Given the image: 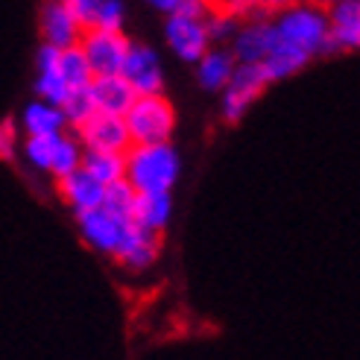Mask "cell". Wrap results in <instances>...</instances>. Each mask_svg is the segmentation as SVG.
I'll use <instances>...</instances> for the list:
<instances>
[{
  "label": "cell",
  "instance_id": "cell-1",
  "mask_svg": "<svg viewBox=\"0 0 360 360\" xmlns=\"http://www.w3.org/2000/svg\"><path fill=\"white\" fill-rule=\"evenodd\" d=\"M126 179L141 191V193H153V191H173L182 173V155L173 147L170 141L161 143H132V150L126 153Z\"/></svg>",
  "mask_w": 360,
  "mask_h": 360
},
{
  "label": "cell",
  "instance_id": "cell-2",
  "mask_svg": "<svg viewBox=\"0 0 360 360\" xmlns=\"http://www.w3.org/2000/svg\"><path fill=\"white\" fill-rule=\"evenodd\" d=\"M276 24L287 39L311 50L314 56L326 53V44L331 39V12L326 6L311 4V0H296L276 15Z\"/></svg>",
  "mask_w": 360,
  "mask_h": 360
},
{
  "label": "cell",
  "instance_id": "cell-3",
  "mask_svg": "<svg viewBox=\"0 0 360 360\" xmlns=\"http://www.w3.org/2000/svg\"><path fill=\"white\" fill-rule=\"evenodd\" d=\"M129 123V132L135 143H161L170 141L173 129H176V112L173 103L165 94H147L138 97L135 105L126 115Z\"/></svg>",
  "mask_w": 360,
  "mask_h": 360
},
{
  "label": "cell",
  "instance_id": "cell-4",
  "mask_svg": "<svg viewBox=\"0 0 360 360\" xmlns=\"http://www.w3.org/2000/svg\"><path fill=\"white\" fill-rule=\"evenodd\" d=\"M266 85H273L266 77L264 65L255 62H238L235 77L229 79L220 97V115L226 123H240L243 115L258 103V97L266 91Z\"/></svg>",
  "mask_w": 360,
  "mask_h": 360
},
{
  "label": "cell",
  "instance_id": "cell-5",
  "mask_svg": "<svg viewBox=\"0 0 360 360\" xmlns=\"http://www.w3.org/2000/svg\"><path fill=\"white\" fill-rule=\"evenodd\" d=\"M74 135L85 143V150H109V153H129L132 150V132L123 115L112 112H94L82 126H77Z\"/></svg>",
  "mask_w": 360,
  "mask_h": 360
},
{
  "label": "cell",
  "instance_id": "cell-6",
  "mask_svg": "<svg viewBox=\"0 0 360 360\" xmlns=\"http://www.w3.org/2000/svg\"><path fill=\"white\" fill-rule=\"evenodd\" d=\"M165 41L173 50V56L185 65H196L214 44L208 24L200 21V18H185V15H167Z\"/></svg>",
  "mask_w": 360,
  "mask_h": 360
},
{
  "label": "cell",
  "instance_id": "cell-7",
  "mask_svg": "<svg viewBox=\"0 0 360 360\" xmlns=\"http://www.w3.org/2000/svg\"><path fill=\"white\" fill-rule=\"evenodd\" d=\"M79 44H82L88 62H91V68H94V77L120 74L123 62H126V53H129V47H132V41L126 39L123 32L100 30V27H88Z\"/></svg>",
  "mask_w": 360,
  "mask_h": 360
},
{
  "label": "cell",
  "instance_id": "cell-8",
  "mask_svg": "<svg viewBox=\"0 0 360 360\" xmlns=\"http://www.w3.org/2000/svg\"><path fill=\"white\" fill-rule=\"evenodd\" d=\"M161 235H165V231L147 229L141 223H129V229H126V235L112 258L120 266L129 269V273H143V269H150L161 255Z\"/></svg>",
  "mask_w": 360,
  "mask_h": 360
},
{
  "label": "cell",
  "instance_id": "cell-9",
  "mask_svg": "<svg viewBox=\"0 0 360 360\" xmlns=\"http://www.w3.org/2000/svg\"><path fill=\"white\" fill-rule=\"evenodd\" d=\"M77 223H79V238L94 252H100V255H115L126 229H129V223L117 220L115 214H109L103 205L77 214Z\"/></svg>",
  "mask_w": 360,
  "mask_h": 360
},
{
  "label": "cell",
  "instance_id": "cell-10",
  "mask_svg": "<svg viewBox=\"0 0 360 360\" xmlns=\"http://www.w3.org/2000/svg\"><path fill=\"white\" fill-rule=\"evenodd\" d=\"M120 74L135 85V91L141 97L147 94H165V68H161L158 53L147 44L132 41L129 53H126V62Z\"/></svg>",
  "mask_w": 360,
  "mask_h": 360
},
{
  "label": "cell",
  "instance_id": "cell-11",
  "mask_svg": "<svg viewBox=\"0 0 360 360\" xmlns=\"http://www.w3.org/2000/svg\"><path fill=\"white\" fill-rule=\"evenodd\" d=\"M278 35H281V30H278L276 21H269L266 15H255L252 21H246L238 30V35L231 39L229 47L238 56V62H255V65H261L266 59L269 47L278 41Z\"/></svg>",
  "mask_w": 360,
  "mask_h": 360
},
{
  "label": "cell",
  "instance_id": "cell-12",
  "mask_svg": "<svg viewBox=\"0 0 360 360\" xmlns=\"http://www.w3.org/2000/svg\"><path fill=\"white\" fill-rule=\"evenodd\" d=\"M105 188L109 185H103L100 179L91 170H85V167L68 173L65 179H56V191L62 196V202L74 214L100 208L103 200H105Z\"/></svg>",
  "mask_w": 360,
  "mask_h": 360
},
{
  "label": "cell",
  "instance_id": "cell-13",
  "mask_svg": "<svg viewBox=\"0 0 360 360\" xmlns=\"http://www.w3.org/2000/svg\"><path fill=\"white\" fill-rule=\"evenodd\" d=\"M41 39L56 44V47H74L82 41L85 27L79 24V18L70 12L65 0H47L41 6Z\"/></svg>",
  "mask_w": 360,
  "mask_h": 360
},
{
  "label": "cell",
  "instance_id": "cell-14",
  "mask_svg": "<svg viewBox=\"0 0 360 360\" xmlns=\"http://www.w3.org/2000/svg\"><path fill=\"white\" fill-rule=\"evenodd\" d=\"M278 30H281V27H278ZM311 59H314V53H311V50H304L302 44L290 41V39H287V35L281 32V35H278V41L269 47L266 59H264L261 65H264V70H266L269 82H284V79L296 77L299 70L308 68Z\"/></svg>",
  "mask_w": 360,
  "mask_h": 360
},
{
  "label": "cell",
  "instance_id": "cell-15",
  "mask_svg": "<svg viewBox=\"0 0 360 360\" xmlns=\"http://www.w3.org/2000/svg\"><path fill=\"white\" fill-rule=\"evenodd\" d=\"M238 70V56L231 53V47H208L205 56L196 62V82L208 94H223V88Z\"/></svg>",
  "mask_w": 360,
  "mask_h": 360
},
{
  "label": "cell",
  "instance_id": "cell-16",
  "mask_svg": "<svg viewBox=\"0 0 360 360\" xmlns=\"http://www.w3.org/2000/svg\"><path fill=\"white\" fill-rule=\"evenodd\" d=\"M91 94L100 112H112V115H129V109L135 105V100L141 97L135 91V85L126 79L123 74H103L94 77L91 82Z\"/></svg>",
  "mask_w": 360,
  "mask_h": 360
},
{
  "label": "cell",
  "instance_id": "cell-17",
  "mask_svg": "<svg viewBox=\"0 0 360 360\" xmlns=\"http://www.w3.org/2000/svg\"><path fill=\"white\" fill-rule=\"evenodd\" d=\"M21 129L27 135H50V132H65V129H70V126H68V117L62 112V105L35 97V100H30L24 105Z\"/></svg>",
  "mask_w": 360,
  "mask_h": 360
},
{
  "label": "cell",
  "instance_id": "cell-18",
  "mask_svg": "<svg viewBox=\"0 0 360 360\" xmlns=\"http://www.w3.org/2000/svg\"><path fill=\"white\" fill-rule=\"evenodd\" d=\"M173 217V200L170 191H153V193H138V205H135V223L165 231Z\"/></svg>",
  "mask_w": 360,
  "mask_h": 360
},
{
  "label": "cell",
  "instance_id": "cell-19",
  "mask_svg": "<svg viewBox=\"0 0 360 360\" xmlns=\"http://www.w3.org/2000/svg\"><path fill=\"white\" fill-rule=\"evenodd\" d=\"M85 170H91L103 185H112L126 179V153H109V150H85V161H82Z\"/></svg>",
  "mask_w": 360,
  "mask_h": 360
},
{
  "label": "cell",
  "instance_id": "cell-20",
  "mask_svg": "<svg viewBox=\"0 0 360 360\" xmlns=\"http://www.w3.org/2000/svg\"><path fill=\"white\" fill-rule=\"evenodd\" d=\"M138 188L129 182V179H120V182H112L105 188V200H103V208L115 214L117 220L123 223H135V205H138Z\"/></svg>",
  "mask_w": 360,
  "mask_h": 360
},
{
  "label": "cell",
  "instance_id": "cell-21",
  "mask_svg": "<svg viewBox=\"0 0 360 360\" xmlns=\"http://www.w3.org/2000/svg\"><path fill=\"white\" fill-rule=\"evenodd\" d=\"M59 70L70 88H85L94 82V68L88 62L82 44H74V47H65L62 50V62H59Z\"/></svg>",
  "mask_w": 360,
  "mask_h": 360
},
{
  "label": "cell",
  "instance_id": "cell-22",
  "mask_svg": "<svg viewBox=\"0 0 360 360\" xmlns=\"http://www.w3.org/2000/svg\"><path fill=\"white\" fill-rule=\"evenodd\" d=\"M65 132H50V135H27L24 141V158L32 170L50 173L53 167V155L59 150V141Z\"/></svg>",
  "mask_w": 360,
  "mask_h": 360
},
{
  "label": "cell",
  "instance_id": "cell-23",
  "mask_svg": "<svg viewBox=\"0 0 360 360\" xmlns=\"http://www.w3.org/2000/svg\"><path fill=\"white\" fill-rule=\"evenodd\" d=\"M82 161H85V143H82L77 135H62L59 150H56V155H53L50 176H53V179H65L68 173L79 170Z\"/></svg>",
  "mask_w": 360,
  "mask_h": 360
},
{
  "label": "cell",
  "instance_id": "cell-24",
  "mask_svg": "<svg viewBox=\"0 0 360 360\" xmlns=\"http://www.w3.org/2000/svg\"><path fill=\"white\" fill-rule=\"evenodd\" d=\"M62 112H65V117H68L70 132H74L77 126H82L88 117L97 112V103H94V94H91V85H85V88H70V94H68L65 103H62Z\"/></svg>",
  "mask_w": 360,
  "mask_h": 360
},
{
  "label": "cell",
  "instance_id": "cell-25",
  "mask_svg": "<svg viewBox=\"0 0 360 360\" xmlns=\"http://www.w3.org/2000/svg\"><path fill=\"white\" fill-rule=\"evenodd\" d=\"M32 91H35V97L62 105L65 97L70 94V85L65 82L62 70H39V77H35V82H32Z\"/></svg>",
  "mask_w": 360,
  "mask_h": 360
},
{
  "label": "cell",
  "instance_id": "cell-26",
  "mask_svg": "<svg viewBox=\"0 0 360 360\" xmlns=\"http://www.w3.org/2000/svg\"><path fill=\"white\" fill-rule=\"evenodd\" d=\"M205 24H208V32H211V41H214V44H231V39H235L238 30L243 27L238 15L223 12V9H214V12L208 15Z\"/></svg>",
  "mask_w": 360,
  "mask_h": 360
},
{
  "label": "cell",
  "instance_id": "cell-27",
  "mask_svg": "<svg viewBox=\"0 0 360 360\" xmlns=\"http://www.w3.org/2000/svg\"><path fill=\"white\" fill-rule=\"evenodd\" d=\"M123 24H126V4H123V0H105V4L100 6V12H97L91 27L123 32Z\"/></svg>",
  "mask_w": 360,
  "mask_h": 360
},
{
  "label": "cell",
  "instance_id": "cell-28",
  "mask_svg": "<svg viewBox=\"0 0 360 360\" xmlns=\"http://www.w3.org/2000/svg\"><path fill=\"white\" fill-rule=\"evenodd\" d=\"M65 4L70 6V12L79 18V24L88 30L94 24V18H97V12H100V6L105 4V0H65Z\"/></svg>",
  "mask_w": 360,
  "mask_h": 360
},
{
  "label": "cell",
  "instance_id": "cell-29",
  "mask_svg": "<svg viewBox=\"0 0 360 360\" xmlns=\"http://www.w3.org/2000/svg\"><path fill=\"white\" fill-rule=\"evenodd\" d=\"M15 143H18V126L12 117L0 120V158L12 161L15 158Z\"/></svg>",
  "mask_w": 360,
  "mask_h": 360
},
{
  "label": "cell",
  "instance_id": "cell-30",
  "mask_svg": "<svg viewBox=\"0 0 360 360\" xmlns=\"http://www.w3.org/2000/svg\"><path fill=\"white\" fill-rule=\"evenodd\" d=\"M217 9L214 0H179V9L173 15H185V18H200V21H208V15Z\"/></svg>",
  "mask_w": 360,
  "mask_h": 360
},
{
  "label": "cell",
  "instance_id": "cell-31",
  "mask_svg": "<svg viewBox=\"0 0 360 360\" xmlns=\"http://www.w3.org/2000/svg\"><path fill=\"white\" fill-rule=\"evenodd\" d=\"M252 9H255V15H269V12H281L287 9L290 4H296V0H249Z\"/></svg>",
  "mask_w": 360,
  "mask_h": 360
},
{
  "label": "cell",
  "instance_id": "cell-32",
  "mask_svg": "<svg viewBox=\"0 0 360 360\" xmlns=\"http://www.w3.org/2000/svg\"><path fill=\"white\" fill-rule=\"evenodd\" d=\"M150 6L158 9L161 15H173L179 9V0H150Z\"/></svg>",
  "mask_w": 360,
  "mask_h": 360
},
{
  "label": "cell",
  "instance_id": "cell-33",
  "mask_svg": "<svg viewBox=\"0 0 360 360\" xmlns=\"http://www.w3.org/2000/svg\"><path fill=\"white\" fill-rule=\"evenodd\" d=\"M311 4H319V6L331 9V6H337V4H343V0H311Z\"/></svg>",
  "mask_w": 360,
  "mask_h": 360
}]
</instances>
